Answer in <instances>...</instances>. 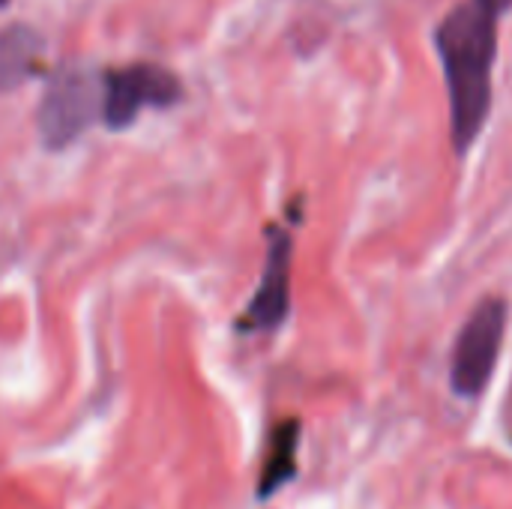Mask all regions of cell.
<instances>
[{
    "instance_id": "obj_2",
    "label": "cell",
    "mask_w": 512,
    "mask_h": 509,
    "mask_svg": "<svg viewBox=\"0 0 512 509\" xmlns=\"http://www.w3.org/2000/svg\"><path fill=\"white\" fill-rule=\"evenodd\" d=\"M504 333H507V303L501 297L483 300L456 339L453 366H450V384L456 396L474 399L486 390L501 357Z\"/></svg>"
},
{
    "instance_id": "obj_6",
    "label": "cell",
    "mask_w": 512,
    "mask_h": 509,
    "mask_svg": "<svg viewBox=\"0 0 512 509\" xmlns=\"http://www.w3.org/2000/svg\"><path fill=\"white\" fill-rule=\"evenodd\" d=\"M297 447H300V423L285 420L282 426H276V432L270 438V453H267V462L261 471L258 498H270L297 474Z\"/></svg>"
},
{
    "instance_id": "obj_1",
    "label": "cell",
    "mask_w": 512,
    "mask_h": 509,
    "mask_svg": "<svg viewBox=\"0 0 512 509\" xmlns=\"http://www.w3.org/2000/svg\"><path fill=\"white\" fill-rule=\"evenodd\" d=\"M498 18L480 0H465L444 15L435 45L447 75L450 129L459 153H468L492 108V66L498 54Z\"/></svg>"
},
{
    "instance_id": "obj_8",
    "label": "cell",
    "mask_w": 512,
    "mask_h": 509,
    "mask_svg": "<svg viewBox=\"0 0 512 509\" xmlns=\"http://www.w3.org/2000/svg\"><path fill=\"white\" fill-rule=\"evenodd\" d=\"M483 6H489L495 15H504L507 9H512V0H480Z\"/></svg>"
},
{
    "instance_id": "obj_9",
    "label": "cell",
    "mask_w": 512,
    "mask_h": 509,
    "mask_svg": "<svg viewBox=\"0 0 512 509\" xmlns=\"http://www.w3.org/2000/svg\"><path fill=\"white\" fill-rule=\"evenodd\" d=\"M6 3H9V0H0V6H6Z\"/></svg>"
},
{
    "instance_id": "obj_5",
    "label": "cell",
    "mask_w": 512,
    "mask_h": 509,
    "mask_svg": "<svg viewBox=\"0 0 512 509\" xmlns=\"http://www.w3.org/2000/svg\"><path fill=\"white\" fill-rule=\"evenodd\" d=\"M291 306V237L285 231L270 234V252L261 285L246 309V330H273L285 321Z\"/></svg>"
},
{
    "instance_id": "obj_4",
    "label": "cell",
    "mask_w": 512,
    "mask_h": 509,
    "mask_svg": "<svg viewBox=\"0 0 512 509\" xmlns=\"http://www.w3.org/2000/svg\"><path fill=\"white\" fill-rule=\"evenodd\" d=\"M180 99V81L159 66H129L111 72L102 93V114L111 129L129 126L147 105H171Z\"/></svg>"
},
{
    "instance_id": "obj_7",
    "label": "cell",
    "mask_w": 512,
    "mask_h": 509,
    "mask_svg": "<svg viewBox=\"0 0 512 509\" xmlns=\"http://www.w3.org/2000/svg\"><path fill=\"white\" fill-rule=\"evenodd\" d=\"M39 45H42L39 36L21 24L0 33V90L15 87L18 81H24L33 72Z\"/></svg>"
},
{
    "instance_id": "obj_3",
    "label": "cell",
    "mask_w": 512,
    "mask_h": 509,
    "mask_svg": "<svg viewBox=\"0 0 512 509\" xmlns=\"http://www.w3.org/2000/svg\"><path fill=\"white\" fill-rule=\"evenodd\" d=\"M96 114V81L81 69H63L51 78L39 105V135L51 150L75 141Z\"/></svg>"
}]
</instances>
